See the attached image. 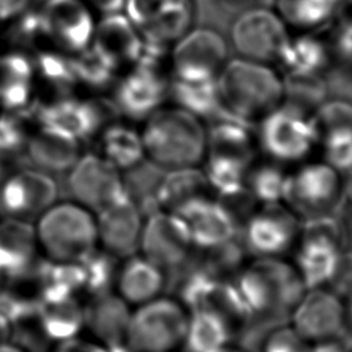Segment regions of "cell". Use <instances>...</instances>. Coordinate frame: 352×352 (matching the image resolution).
Segmentation results:
<instances>
[{
	"instance_id": "obj_1",
	"label": "cell",
	"mask_w": 352,
	"mask_h": 352,
	"mask_svg": "<svg viewBox=\"0 0 352 352\" xmlns=\"http://www.w3.org/2000/svg\"><path fill=\"white\" fill-rule=\"evenodd\" d=\"M221 116L256 126L285 100V80L278 66L230 58L216 78ZM219 117V118H220Z\"/></svg>"
},
{
	"instance_id": "obj_55",
	"label": "cell",
	"mask_w": 352,
	"mask_h": 352,
	"mask_svg": "<svg viewBox=\"0 0 352 352\" xmlns=\"http://www.w3.org/2000/svg\"><path fill=\"white\" fill-rule=\"evenodd\" d=\"M309 352H345V348L340 342L334 341V338H331V340L318 341V344L312 346Z\"/></svg>"
},
{
	"instance_id": "obj_15",
	"label": "cell",
	"mask_w": 352,
	"mask_h": 352,
	"mask_svg": "<svg viewBox=\"0 0 352 352\" xmlns=\"http://www.w3.org/2000/svg\"><path fill=\"white\" fill-rule=\"evenodd\" d=\"M45 34L50 45L78 54L92 43L98 16L84 0L40 1Z\"/></svg>"
},
{
	"instance_id": "obj_5",
	"label": "cell",
	"mask_w": 352,
	"mask_h": 352,
	"mask_svg": "<svg viewBox=\"0 0 352 352\" xmlns=\"http://www.w3.org/2000/svg\"><path fill=\"white\" fill-rule=\"evenodd\" d=\"M228 59V41L217 29L192 26L169 48V76L183 81L216 80Z\"/></svg>"
},
{
	"instance_id": "obj_7",
	"label": "cell",
	"mask_w": 352,
	"mask_h": 352,
	"mask_svg": "<svg viewBox=\"0 0 352 352\" xmlns=\"http://www.w3.org/2000/svg\"><path fill=\"white\" fill-rule=\"evenodd\" d=\"M290 30L272 7L243 8L230 29V41L238 56L276 66Z\"/></svg>"
},
{
	"instance_id": "obj_32",
	"label": "cell",
	"mask_w": 352,
	"mask_h": 352,
	"mask_svg": "<svg viewBox=\"0 0 352 352\" xmlns=\"http://www.w3.org/2000/svg\"><path fill=\"white\" fill-rule=\"evenodd\" d=\"M169 96L173 104L192 113L201 120H216L221 116L216 80L183 81L169 76Z\"/></svg>"
},
{
	"instance_id": "obj_26",
	"label": "cell",
	"mask_w": 352,
	"mask_h": 352,
	"mask_svg": "<svg viewBox=\"0 0 352 352\" xmlns=\"http://www.w3.org/2000/svg\"><path fill=\"white\" fill-rule=\"evenodd\" d=\"M340 190L338 172L329 164H308L290 176L286 199L301 209L327 206Z\"/></svg>"
},
{
	"instance_id": "obj_10",
	"label": "cell",
	"mask_w": 352,
	"mask_h": 352,
	"mask_svg": "<svg viewBox=\"0 0 352 352\" xmlns=\"http://www.w3.org/2000/svg\"><path fill=\"white\" fill-rule=\"evenodd\" d=\"M122 12L146 43L170 47L194 26L195 0H125Z\"/></svg>"
},
{
	"instance_id": "obj_37",
	"label": "cell",
	"mask_w": 352,
	"mask_h": 352,
	"mask_svg": "<svg viewBox=\"0 0 352 352\" xmlns=\"http://www.w3.org/2000/svg\"><path fill=\"white\" fill-rule=\"evenodd\" d=\"M100 132L103 157L118 169H128L144 158L142 133L136 129L114 121Z\"/></svg>"
},
{
	"instance_id": "obj_54",
	"label": "cell",
	"mask_w": 352,
	"mask_h": 352,
	"mask_svg": "<svg viewBox=\"0 0 352 352\" xmlns=\"http://www.w3.org/2000/svg\"><path fill=\"white\" fill-rule=\"evenodd\" d=\"M14 323L4 315L0 314V345L8 344L12 340L14 334Z\"/></svg>"
},
{
	"instance_id": "obj_38",
	"label": "cell",
	"mask_w": 352,
	"mask_h": 352,
	"mask_svg": "<svg viewBox=\"0 0 352 352\" xmlns=\"http://www.w3.org/2000/svg\"><path fill=\"white\" fill-rule=\"evenodd\" d=\"M74 69L77 87L91 91L111 88L120 74V70L92 45L74 54Z\"/></svg>"
},
{
	"instance_id": "obj_6",
	"label": "cell",
	"mask_w": 352,
	"mask_h": 352,
	"mask_svg": "<svg viewBox=\"0 0 352 352\" xmlns=\"http://www.w3.org/2000/svg\"><path fill=\"white\" fill-rule=\"evenodd\" d=\"M34 116L38 125L65 132L82 142L114 122L118 113L110 99L81 98L69 92L55 95L44 103L38 102Z\"/></svg>"
},
{
	"instance_id": "obj_39",
	"label": "cell",
	"mask_w": 352,
	"mask_h": 352,
	"mask_svg": "<svg viewBox=\"0 0 352 352\" xmlns=\"http://www.w3.org/2000/svg\"><path fill=\"white\" fill-rule=\"evenodd\" d=\"M285 100L283 103L301 111L312 114L315 109L327 99V82L322 76L283 74Z\"/></svg>"
},
{
	"instance_id": "obj_49",
	"label": "cell",
	"mask_w": 352,
	"mask_h": 352,
	"mask_svg": "<svg viewBox=\"0 0 352 352\" xmlns=\"http://www.w3.org/2000/svg\"><path fill=\"white\" fill-rule=\"evenodd\" d=\"M302 236H324L340 242L341 228L337 219L330 216H315L302 226Z\"/></svg>"
},
{
	"instance_id": "obj_29",
	"label": "cell",
	"mask_w": 352,
	"mask_h": 352,
	"mask_svg": "<svg viewBox=\"0 0 352 352\" xmlns=\"http://www.w3.org/2000/svg\"><path fill=\"white\" fill-rule=\"evenodd\" d=\"M254 129L256 126L230 117L213 120L209 129H206L208 155L230 157L250 164L253 158Z\"/></svg>"
},
{
	"instance_id": "obj_18",
	"label": "cell",
	"mask_w": 352,
	"mask_h": 352,
	"mask_svg": "<svg viewBox=\"0 0 352 352\" xmlns=\"http://www.w3.org/2000/svg\"><path fill=\"white\" fill-rule=\"evenodd\" d=\"M173 213L186 221L191 241L199 249H213L236 238L238 220L220 201L208 199L205 195L195 197Z\"/></svg>"
},
{
	"instance_id": "obj_43",
	"label": "cell",
	"mask_w": 352,
	"mask_h": 352,
	"mask_svg": "<svg viewBox=\"0 0 352 352\" xmlns=\"http://www.w3.org/2000/svg\"><path fill=\"white\" fill-rule=\"evenodd\" d=\"M312 120L319 135L340 131H352V100L345 98L324 99L312 113Z\"/></svg>"
},
{
	"instance_id": "obj_58",
	"label": "cell",
	"mask_w": 352,
	"mask_h": 352,
	"mask_svg": "<svg viewBox=\"0 0 352 352\" xmlns=\"http://www.w3.org/2000/svg\"><path fill=\"white\" fill-rule=\"evenodd\" d=\"M212 352H245V351L236 349V348H228L227 345H224V346L217 348V349H214V351H212Z\"/></svg>"
},
{
	"instance_id": "obj_27",
	"label": "cell",
	"mask_w": 352,
	"mask_h": 352,
	"mask_svg": "<svg viewBox=\"0 0 352 352\" xmlns=\"http://www.w3.org/2000/svg\"><path fill=\"white\" fill-rule=\"evenodd\" d=\"M34 319L50 341L62 342L74 338L84 326V307L74 296H38Z\"/></svg>"
},
{
	"instance_id": "obj_45",
	"label": "cell",
	"mask_w": 352,
	"mask_h": 352,
	"mask_svg": "<svg viewBox=\"0 0 352 352\" xmlns=\"http://www.w3.org/2000/svg\"><path fill=\"white\" fill-rule=\"evenodd\" d=\"M326 164L337 172L352 170V131L330 132L320 138Z\"/></svg>"
},
{
	"instance_id": "obj_14",
	"label": "cell",
	"mask_w": 352,
	"mask_h": 352,
	"mask_svg": "<svg viewBox=\"0 0 352 352\" xmlns=\"http://www.w3.org/2000/svg\"><path fill=\"white\" fill-rule=\"evenodd\" d=\"M192 246L190 230L176 213L161 209L146 217L140 249L164 272L184 267L191 260Z\"/></svg>"
},
{
	"instance_id": "obj_9",
	"label": "cell",
	"mask_w": 352,
	"mask_h": 352,
	"mask_svg": "<svg viewBox=\"0 0 352 352\" xmlns=\"http://www.w3.org/2000/svg\"><path fill=\"white\" fill-rule=\"evenodd\" d=\"M188 316L169 298L146 301L131 314L128 344L133 352H168L183 342Z\"/></svg>"
},
{
	"instance_id": "obj_36",
	"label": "cell",
	"mask_w": 352,
	"mask_h": 352,
	"mask_svg": "<svg viewBox=\"0 0 352 352\" xmlns=\"http://www.w3.org/2000/svg\"><path fill=\"white\" fill-rule=\"evenodd\" d=\"M231 334V326L221 316L208 311L191 312L183 338L184 351L212 352L227 345Z\"/></svg>"
},
{
	"instance_id": "obj_3",
	"label": "cell",
	"mask_w": 352,
	"mask_h": 352,
	"mask_svg": "<svg viewBox=\"0 0 352 352\" xmlns=\"http://www.w3.org/2000/svg\"><path fill=\"white\" fill-rule=\"evenodd\" d=\"M37 242L58 261L78 263L94 252L98 242L96 221L88 209L78 204L52 205L40 217Z\"/></svg>"
},
{
	"instance_id": "obj_52",
	"label": "cell",
	"mask_w": 352,
	"mask_h": 352,
	"mask_svg": "<svg viewBox=\"0 0 352 352\" xmlns=\"http://www.w3.org/2000/svg\"><path fill=\"white\" fill-rule=\"evenodd\" d=\"M84 1L92 8V11L98 16L121 12L125 4V0H84Z\"/></svg>"
},
{
	"instance_id": "obj_13",
	"label": "cell",
	"mask_w": 352,
	"mask_h": 352,
	"mask_svg": "<svg viewBox=\"0 0 352 352\" xmlns=\"http://www.w3.org/2000/svg\"><path fill=\"white\" fill-rule=\"evenodd\" d=\"M63 191L78 205L96 213L124 194L118 168L96 154L80 155L66 172Z\"/></svg>"
},
{
	"instance_id": "obj_62",
	"label": "cell",
	"mask_w": 352,
	"mask_h": 352,
	"mask_svg": "<svg viewBox=\"0 0 352 352\" xmlns=\"http://www.w3.org/2000/svg\"><path fill=\"white\" fill-rule=\"evenodd\" d=\"M56 352H58V351H56Z\"/></svg>"
},
{
	"instance_id": "obj_8",
	"label": "cell",
	"mask_w": 352,
	"mask_h": 352,
	"mask_svg": "<svg viewBox=\"0 0 352 352\" xmlns=\"http://www.w3.org/2000/svg\"><path fill=\"white\" fill-rule=\"evenodd\" d=\"M256 128L264 153L283 162L302 160L319 142L312 114L286 103L261 118Z\"/></svg>"
},
{
	"instance_id": "obj_41",
	"label": "cell",
	"mask_w": 352,
	"mask_h": 352,
	"mask_svg": "<svg viewBox=\"0 0 352 352\" xmlns=\"http://www.w3.org/2000/svg\"><path fill=\"white\" fill-rule=\"evenodd\" d=\"M290 176L275 165H263L256 168L249 177H246V186L254 199L268 204H279L286 199L289 191Z\"/></svg>"
},
{
	"instance_id": "obj_11",
	"label": "cell",
	"mask_w": 352,
	"mask_h": 352,
	"mask_svg": "<svg viewBox=\"0 0 352 352\" xmlns=\"http://www.w3.org/2000/svg\"><path fill=\"white\" fill-rule=\"evenodd\" d=\"M111 89L110 100L118 116L142 121L165 104L169 96V74L164 67L138 63L121 72Z\"/></svg>"
},
{
	"instance_id": "obj_48",
	"label": "cell",
	"mask_w": 352,
	"mask_h": 352,
	"mask_svg": "<svg viewBox=\"0 0 352 352\" xmlns=\"http://www.w3.org/2000/svg\"><path fill=\"white\" fill-rule=\"evenodd\" d=\"M326 30L333 44L352 41V0H334L331 19Z\"/></svg>"
},
{
	"instance_id": "obj_19",
	"label": "cell",
	"mask_w": 352,
	"mask_h": 352,
	"mask_svg": "<svg viewBox=\"0 0 352 352\" xmlns=\"http://www.w3.org/2000/svg\"><path fill=\"white\" fill-rule=\"evenodd\" d=\"M142 217L136 205L122 194L98 212V239L116 257H131L140 248Z\"/></svg>"
},
{
	"instance_id": "obj_12",
	"label": "cell",
	"mask_w": 352,
	"mask_h": 352,
	"mask_svg": "<svg viewBox=\"0 0 352 352\" xmlns=\"http://www.w3.org/2000/svg\"><path fill=\"white\" fill-rule=\"evenodd\" d=\"M59 191V183L52 175L21 166L0 183V214L26 221L38 219L55 204Z\"/></svg>"
},
{
	"instance_id": "obj_60",
	"label": "cell",
	"mask_w": 352,
	"mask_h": 352,
	"mask_svg": "<svg viewBox=\"0 0 352 352\" xmlns=\"http://www.w3.org/2000/svg\"><path fill=\"white\" fill-rule=\"evenodd\" d=\"M349 318H351V322H352V294L349 296Z\"/></svg>"
},
{
	"instance_id": "obj_28",
	"label": "cell",
	"mask_w": 352,
	"mask_h": 352,
	"mask_svg": "<svg viewBox=\"0 0 352 352\" xmlns=\"http://www.w3.org/2000/svg\"><path fill=\"white\" fill-rule=\"evenodd\" d=\"M338 242L324 236H304L297 252V268L305 289L330 283L338 264Z\"/></svg>"
},
{
	"instance_id": "obj_17",
	"label": "cell",
	"mask_w": 352,
	"mask_h": 352,
	"mask_svg": "<svg viewBox=\"0 0 352 352\" xmlns=\"http://www.w3.org/2000/svg\"><path fill=\"white\" fill-rule=\"evenodd\" d=\"M345 309L341 297L333 290L309 289L293 308V327L307 341L338 337L344 330Z\"/></svg>"
},
{
	"instance_id": "obj_57",
	"label": "cell",
	"mask_w": 352,
	"mask_h": 352,
	"mask_svg": "<svg viewBox=\"0 0 352 352\" xmlns=\"http://www.w3.org/2000/svg\"><path fill=\"white\" fill-rule=\"evenodd\" d=\"M0 352H26L22 348H19L18 345L8 342V344H1L0 345Z\"/></svg>"
},
{
	"instance_id": "obj_56",
	"label": "cell",
	"mask_w": 352,
	"mask_h": 352,
	"mask_svg": "<svg viewBox=\"0 0 352 352\" xmlns=\"http://www.w3.org/2000/svg\"><path fill=\"white\" fill-rule=\"evenodd\" d=\"M223 6L232 8V10H239V8H248L253 6L257 0H219Z\"/></svg>"
},
{
	"instance_id": "obj_23",
	"label": "cell",
	"mask_w": 352,
	"mask_h": 352,
	"mask_svg": "<svg viewBox=\"0 0 352 352\" xmlns=\"http://www.w3.org/2000/svg\"><path fill=\"white\" fill-rule=\"evenodd\" d=\"M131 312L126 301L110 292L92 296L84 307V324L107 351L131 348L128 327Z\"/></svg>"
},
{
	"instance_id": "obj_59",
	"label": "cell",
	"mask_w": 352,
	"mask_h": 352,
	"mask_svg": "<svg viewBox=\"0 0 352 352\" xmlns=\"http://www.w3.org/2000/svg\"><path fill=\"white\" fill-rule=\"evenodd\" d=\"M7 280H10V279H8V276H7L4 272H1V271H0V290H3V289H4V285H6V282H7Z\"/></svg>"
},
{
	"instance_id": "obj_25",
	"label": "cell",
	"mask_w": 352,
	"mask_h": 352,
	"mask_svg": "<svg viewBox=\"0 0 352 352\" xmlns=\"http://www.w3.org/2000/svg\"><path fill=\"white\" fill-rule=\"evenodd\" d=\"M36 228L26 220L4 217L0 221V271L10 280L29 278L36 264Z\"/></svg>"
},
{
	"instance_id": "obj_30",
	"label": "cell",
	"mask_w": 352,
	"mask_h": 352,
	"mask_svg": "<svg viewBox=\"0 0 352 352\" xmlns=\"http://www.w3.org/2000/svg\"><path fill=\"white\" fill-rule=\"evenodd\" d=\"M166 169L151 161L143 158L121 175L124 194L136 205L143 217L161 210L158 201V191Z\"/></svg>"
},
{
	"instance_id": "obj_51",
	"label": "cell",
	"mask_w": 352,
	"mask_h": 352,
	"mask_svg": "<svg viewBox=\"0 0 352 352\" xmlns=\"http://www.w3.org/2000/svg\"><path fill=\"white\" fill-rule=\"evenodd\" d=\"M33 0H0V23H8L32 7Z\"/></svg>"
},
{
	"instance_id": "obj_33",
	"label": "cell",
	"mask_w": 352,
	"mask_h": 352,
	"mask_svg": "<svg viewBox=\"0 0 352 352\" xmlns=\"http://www.w3.org/2000/svg\"><path fill=\"white\" fill-rule=\"evenodd\" d=\"M334 0H271L290 33L319 32L329 26Z\"/></svg>"
},
{
	"instance_id": "obj_21",
	"label": "cell",
	"mask_w": 352,
	"mask_h": 352,
	"mask_svg": "<svg viewBox=\"0 0 352 352\" xmlns=\"http://www.w3.org/2000/svg\"><path fill=\"white\" fill-rule=\"evenodd\" d=\"M80 158V140L65 132L38 125L28 135L19 157L22 166H30L50 175H65Z\"/></svg>"
},
{
	"instance_id": "obj_47",
	"label": "cell",
	"mask_w": 352,
	"mask_h": 352,
	"mask_svg": "<svg viewBox=\"0 0 352 352\" xmlns=\"http://www.w3.org/2000/svg\"><path fill=\"white\" fill-rule=\"evenodd\" d=\"M311 346L294 327L274 329L263 342L261 352H309Z\"/></svg>"
},
{
	"instance_id": "obj_61",
	"label": "cell",
	"mask_w": 352,
	"mask_h": 352,
	"mask_svg": "<svg viewBox=\"0 0 352 352\" xmlns=\"http://www.w3.org/2000/svg\"><path fill=\"white\" fill-rule=\"evenodd\" d=\"M40 1H44V0H40Z\"/></svg>"
},
{
	"instance_id": "obj_46",
	"label": "cell",
	"mask_w": 352,
	"mask_h": 352,
	"mask_svg": "<svg viewBox=\"0 0 352 352\" xmlns=\"http://www.w3.org/2000/svg\"><path fill=\"white\" fill-rule=\"evenodd\" d=\"M36 305L37 298L25 297L8 287L0 290V314L14 324L33 319L36 316Z\"/></svg>"
},
{
	"instance_id": "obj_40",
	"label": "cell",
	"mask_w": 352,
	"mask_h": 352,
	"mask_svg": "<svg viewBox=\"0 0 352 352\" xmlns=\"http://www.w3.org/2000/svg\"><path fill=\"white\" fill-rule=\"evenodd\" d=\"M246 162L221 157V155H208V164L205 175L209 186H212L219 197H228L241 192L248 188L246 186Z\"/></svg>"
},
{
	"instance_id": "obj_22",
	"label": "cell",
	"mask_w": 352,
	"mask_h": 352,
	"mask_svg": "<svg viewBox=\"0 0 352 352\" xmlns=\"http://www.w3.org/2000/svg\"><path fill=\"white\" fill-rule=\"evenodd\" d=\"M143 43L139 30L121 11L98 18L91 45L121 73L136 65Z\"/></svg>"
},
{
	"instance_id": "obj_4",
	"label": "cell",
	"mask_w": 352,
	"mask_h": 352,
	"mask_svg": "<svg viewBox=\"0 0 352 352\" xmlns=\"http://www.w3.org/2000/svg\"><path fill=\"white\" fill-rule=\"evenodd\" d=\"M175 289L191 312H213L230 326L249 322L253 318L235 282H228L195 261L184 270Z\"/></svg>"
},
{
	"instance_id": "obj_20",
	"label": "cell",
	"mask_w": 352,
	"mask_h": 352,
	"mask_svg": "<svg viewBox=\"0 0 352 352\" xmlns=\"http://www.w3.org/2000/svg\"><path fill=\"white\" fill-rule=\"evenodd\" d=\"M337 55L326 29L292 33L276 63L282 74L322 76L334 67Z\"/></svg>"
},
{
	"instance_id": "obj_53",
	"label": "cell",
	"mask_w": 352,
	"mask_h": 352,
	"mask_svg": "<svg viewBox=\"0 0 352 352\" xmlns=\"http://www.w3.org/2000/svg\"><path fill=\"white\" fill-rule=\"evenodd\" d=\"M338 63H346L352 67V41L333 44Z\"/></svg>"
},
{
	"instance_id": "obj_35",
	"label": "cell",
	"mask_w": 352,
	"mask_h": 352,
	"mask_svg": "<svg viewBox=\"0 0 352 352\" xmlns=\"http://www.w3.org/2000/svg\"><path fill=\"white\" fill-rule=\"evenodd\" d=\"M208 186L206 175L201 169L194 166L166 169L158 191L160 206L175 212L184 202L204 195Z\"/></svg>"
},
{
	"instance_id": "obj_50",
	"label": "cell",
	"mask_w": 352,
	"mask_h": 352,
	"mask_svg": "<svg viewBox=\"0 0 352 352\" xmlns=\"http://www.w3.org/2000/svg\"><path fill=\"white\" fill-rule=\"evenodd\" d=\"M331 289L340 297L352 294V250L340 254L337 270L330 280Z\"/></svg>"
},
{
	"instance_id": "obj_16",
	"label": "cell",
	"mask_w": 352,
	"mask_h": 352,
	"mask_svg": "<svg viewBox=\"0 0 352 352\" xmlns=\"http://www.w3.org/2000/svg\"><path fill=\"white\" fill-rule=\"evenodd\" d=\"M38 81L30 52L10 47L0 51V110L26 117L38 104Z\"/></svg>"
},
{
	"instance_id": "obj_31",
	"label": "cell",
	"mask_w": 352,
	"mask_h": 352,
	"mask_svg": "<svg viewBox=\"0 0 352 352\" xmlns=\"http://www.w3.org/2000/svg\"><path fill=\"white\" fill-rule=\"evenodd\" d=\"M121 297L129 302H146L165 289L164 271L146 257H132L117 274Z\"/></svg>"
},
{
	"instance_id": "obj_42",
	"label": "cell",
	"mask_w": 352,
	"mask_h": 352,
	"mask_svg": "<svg viewBox=\"0 0 352 352\" xmlns=\"http://www.w3.org/2000/svg\"><path fill=\"white\" fill-rule=\"evenodd\" d=\"M117 257L107 250H94L78 261L84 271V289L92 296L110 292L117 280Z\"/></svg>"
},
{
	"instance_id": "obj_24",
	"label": "cell",
	"mask_w": 352,
	"mask_h": 352,
	"mask_svg": "<svg viewBox=\"0 0 352 352\" xmlns=\"http://www.w3.org/2000/svg\"><path fill=\"white\" fill-rule=\"evenodd\" d=\"M296 234L294 217L279 204H268L267 208L248 219L243 238L246 248L261 257L285 252Z\"/></svg>"
},
{
	"instance_id": "obj_2",
	"label": "cell",
	"mask_w": 352,
	"mask_h": 352,
	"mask_svg": "<svg viewBox=\"0 0 352 352\" xmlns=\"http://www.w3.org/2000/svg\"><path fill=\"white\" fill-rule=\"evenodd\" d=\"M140 133L144 153L165 169L194 166L206 154L204 120L176 104L148 116Z\"/></svg>"
},
{
	"instance_id": "obj_34",
	"label": "cell",
	"mask_w": 352,
	"mask_h": 352,
	"mask_svg": "<svg viewBox=\"0 0 352 352\" xmlns=\"http://www.w3.org/2000/svg\"><path fill=\"white\" fill-rule=\"evenodd\" d=\"M38 85H47L59 94H69L77 87L74 55L54 45L32 52Z\"/></svg>"
},
{
	"instance_id": "obj_44",
	"label": "cell",
	"mask_w": 352,
	"mask_h": 352,
	"mask_svg": "<svg viewBox=\"0 0 352 352\" xmlns=\"http://www.w3.org/2000/svg\"><path fill=\"white\" fill-rule=\"evenodd\" d=\"M28 133L23 126V118L0 110V157H15L19 160Z\"/></svg>"
}]
</instances>
